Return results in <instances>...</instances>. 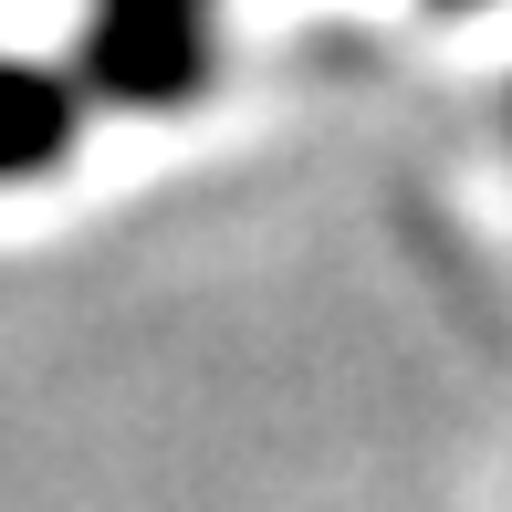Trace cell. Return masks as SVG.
Instances as JSON below:
<instances>
[{"label":"cell","instance_id":"2","mask_svg":"<svg viewBox=\"0 0 512 512\" xmlns=\"http://www.w3.org/2000/svg\"><path fill=\"white\" fill-rule=\"evenodd\" d=\"M53 136H63V95L32 74H0V168H32Z\"/></svg>","mask_w":512,"mask_h":512},{"label":"cell","instance_id":"1","mask_svg":"<svg viewBox=\"0 0 512 512\" xmlns=\"http://www.w3.org/2000/svg\"><path fill=\"white\" fill-rule=\"evenodd\" d=\"M105 63H115V84H147V95H168L178 63H189V0H115V21H105Z\"/></svg>","mask_w":512,"mask_h":512}]
</instances>
